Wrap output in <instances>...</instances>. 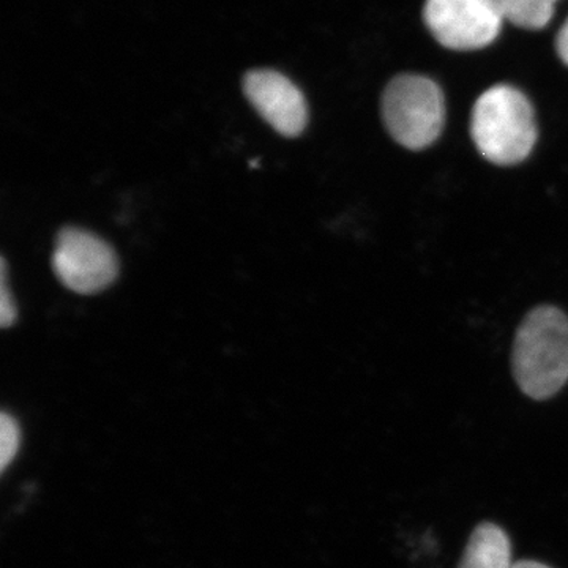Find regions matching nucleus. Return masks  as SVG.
I'll list each match as a JSON object with an SVG mask.
<instances>
[{
	"label": "nucleus",
	"mask_w": 568,
	"mask_h": 568,
	"mask_svg": "<svg viewBox=\"0 0 568 568\" xmlns=\"http://www.w3.org/2000/svg\"><path fill=\"white\" fill-rule=\"evenodd\" d=\"M511 369L523 394L544 402L568 381V317L555 306H538L515 336Z\"/></svg>",
	"instance_id": "obj_1"
},
{
	"label": "nucleus",
	"mask_w": 568,
	"mask_h": 568,
	"mask_svg": "<svg viewBox=\"0 0 568 568\" xmlns=\"http://www.w3.org/2000/svg\"><path fill=\"white\" fill-rule=\"evenodd\" d=\"M470 134L488 162L499 166L525 162L538 134L532 104L517 88L493 85L474 104Z\"/></svg>",
	"instance_id": "obj_2"
},
{
	"label": "nucleus",
	"mask_w": 568,
	"mask_h": 568,
	"mask_svg": "<svg viewBox=\"0 0 568 568\" xmlns=\"http://www.w3.org/2000/svg\"><path fill=\"white\" fill-rule=\"evenodd\" d=\"M387 132L403 148L422 151L440 136L446 103L439 85L422 74H399L383 93Z\"/></svg>",
	"instance_id": "obj_3"
},
{
	"label": "nucleus",
	"mask_w": 568,
	"mask_h": 568,
	"mask_svg": "<svg viewBox=\"0 0 568 568\" xmlns=\"http://www.w3.org/2000/svg\"><path fill=\"white\" fill-rule=\"evenodd\" d=\"M424 18L433 37L455 51L487 48L506 21L497 0H426Z\"/></svg>",
	"instance_id": "obj_4"
},
{
	"label": "nucleus",
	"mask_w": 568,
	"mask_h": 568,
	"mask_svg": "<svg viewBox=\"0 0 568 568\" xmlns=\"http://www.w3.org/2000/svg\"><path fill=\"white\" fill-rule=\"evenodd\" d=\"M52 268L74 293L97 294L115 282L119 261L114 250L95 234L63 227L55 237Z\"/></svg>",
	"instance_id": "obj_5"
},
{
	"label": "nucleus",
	"mask_w": 568,
	"mask_h": 568,
	"mask_svg": "<svg viewBox=\"0 0 568 568\" xmlns=\"http://www.w3.org/2000/svg\"><path fill=\"white\" fill-rule=\"evenodd\" d=\"M244 92L257 114L275 132L298 136L308 123V106L301 89L275 70H253L245 74Z\"/></svg>",
	"instance_id": "obj_6"
},
{
	"label": "nucleus",
	"mask_w": 568,
	"mask_h": 568,
	"mask_svg": "<svg viewBox=\"0 0 568 568\" xmlns=\"http://www.w3.org/2000/svg\"><path fill=\"white\" fill-rule=\"evenodd\" d=\"M514 564L506 530L485 521L470 534L458 568H514Z\"/></svg>",
	"instance_id": "obj_7"
},
{
	"label": "nucleus",
	"mask_w": 568,
	"mask_h": 568,
	"mask_svg": "<svg viewBox=\"0 0 568 568\" xmlns=\"http://www.w3.org/2000/svg\"><path fill=\"white\" fill-rule=\"evenodd\" d=\"M497 3L504 20L518 28L538 31L551 21L558 0H497Z\"/></svg>",
	"instance_id": "obj_8"
},
{
	"label": "nucleus",
	"mask_w": 568,
	"mask_h": 568,
	"mask_svg": "<svg viewBox=\"0 0 568 568\" xmlns=\"http://www.w3.org/2000/svg\"><path fill=\"white\" fill-rule=\"evenodd\" d=\"M0 440H2V447H0L2 469H7L13 462L21 443L20 426L9 414H3L2 420H0Z\"/></svg>",
	"instance_id": "obj_9"
},
{
	"label": "nucleus",
	"mask_w": 568,
	"mask_h": 568,
	"mask_svg": "<svg viewBox=\"0 0 568 568\" xmlns=\"http://www.w3.org/2000/svg\"><path fill=\"white\" fill-rule=\"evenodd\" d=\"M17 305L9 287V275H7V261L2 257L0 265V325L9 328L17 323Z\"/></svg>",
	"instance_id": "obj_10"
},
{
	"label": "nucleus",
	"mask_w": 568,
	"mask_h": 568,
	"mask_svg": "<svg viewBox=\"0 0 568 568\" xmlns=\"http://www.w3.org/2000/svg\"><path fill=\"white\" fill-rule=\"evenodd\" d=\"M556 50H558L560 61L568 67V20L560 28L558 40H556Z\"/></svg>",
	"instance_id": "obj_11"
},
{
	"label": "nucleus",
	"mask_w": 568,
	"mask_h": 568,
	"mask_svg": "<svg viewBox=\"0 0 568 568\" xmlns=\"http://www.w3.org/2000/svg\"><path fill=\"white\" fill-rule=\"evenodd\" d=\"M514 568H551L545 566V564L537 562V560L523 559L514 564Z\"/></svg>",
	"instance_id": "obj_12"
}]
</instances>
